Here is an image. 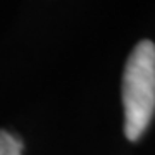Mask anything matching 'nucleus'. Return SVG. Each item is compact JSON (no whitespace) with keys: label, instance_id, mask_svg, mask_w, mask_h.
<instances>
[{"label":"nucleus","instance_id":"obj_2","mask_svg":"<svg viewBox=\"0 0 155 155\" xmlns=\"http://www.w3.org/2000/svg\"><path fill=\"white\" fill-rule=\"evenodd\" d=\"M22 147L19 136L0 129V155H22Z\"/></svg>","mask_w":155,"mask_h":155},{"label":"nucleus","instance_id":"obj_1","mask_svg":"<svg viewBox=\"0 0 155 155\" xmlns=\"http://www.w3.org/2000/svg\"><path fill=\"white\" fill-rule=\"evenodd\" d=\"M124 134L136 141L155 112V43L141 40L129 54L122 74Z\"/></svg>","mask_w":155,"mask_h":155}]
</instances>
